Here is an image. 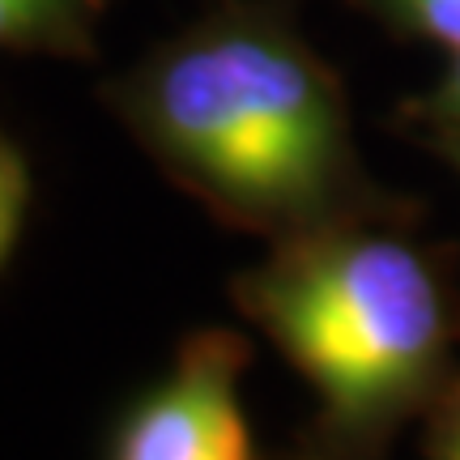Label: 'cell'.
Masks as SVG:
<instances>
[{
	"label": "cell",
	"instance_id": "3",
	"mask_svg": "<svg viewBox=\"0 0 460 460\" xmlns=\"http://www.w3.org/2000/svg\"><path fill=\"white\" fill-rule=\"evenodd\" d=\"M247 341L230 329H197L154 388L115 422L107 460H256L239 379Z\"/></svg>",
	"mask_w": 460,
	"mask_h": 460
},
{
	"label": "cell",
	"instance_id": "2",
	"mask_svg": "<svg viewBox=\"0 0 460 460\" xmlns=\"http://www.w3.org/2000/svg\"><path fill=\"white\" fill-rule=\"evenodd\" d=\"M320 393L341 439H371L435 388L452 345L444 278L413 243L354 222L312 230L230 286Z\"/></svg>",
	"mask_w": 460,
	"mask_h": 460
},
{
	"label": "cell",
	"instance_id": "5",
	"mask_svg": "<svg viewBox=\"0 0 460 460\" xmlns=\"http://www.w3.org/2000/svg\"><path fill=\"white\" fill-rule=\"evenodd\" d=\"M396 31L460 51V0H367Z\"/></svg>",
	"mask_w": 460,
	"mask_h": 460
},
{
	"label": "cell",
	"instance_id": "8",
	"mask_svg": "<svg viewBox=\"0 0 460 460\" xmlns=\"http://www.w3.org/2000/svg\"><path fill=\"white\" fill-rule=\"evenodd\" d=\"M430 460H460V396L447 405V413L439 418V427H435Z\"/></svg>",
	"mask_w": 460,
	"mask_h": 460
},
{
	"label": "cell",
	"instance_id": "4",
	"mask_svg": "<svg viewBox=\"0 0 460 460\" xmlns=\"http://www.w3.org/2000/svg\"><path fill=\"white\" fill-rule=\"evenodd\" d=\"M111 0H0V51L94 60Z\"/></svg>",
	"mask_w": 460,
	"mask_h": 460
},
{
	"label": "cell",
	"instance_id": "6",
	"mask_svg": "<svg viewBox=\"0 0 460 460\" xmlns=\"http://www.w3.org/2000/svg\"><path fill=\"white\" fill-rule=\"evenodd\" d=\"M31 214V166L26 154L0 132V269L9 264Z\"/></svg>",
	"mask_w": 460,
	"mask_h": 460
},
{
	"label": "cell",
	"instance_id": "9",
	"mask_svg": "<svg viewBox=\"0 0 460 460\" xmlns=\"http://www.w3.org/2000/svg\"><path fill=\"white\" fill-rule=\"evenodd\" d=\"M439 146H444L447 154H452V158H456V166H460V141H439Z\"/></svg>",
	"mask_w": 460,
	"mask_h": 460
},
{
	"label": "cell",
	"instance_id": "7",
	"mask_svg": "<svg viewBox=\"0 0 460 460\" xmlns=\"http://www.w3.org/2000/svg\"><path fill=\"white\" fill-rule=\"evenodd\" d=\"M427 119L439 128V141H460V51H452V65L427 99Z\"/></svg>",
	"mask_w": 460,
	"mask_h": 460
},
{
	"label": "cell",
	"instance_id": "1",
	"mask_svg": "<svg viewBox=\"0 0 460 460\" xmlns=\"http://www.w3.org/2000/svg\"><path fill=\"white\" fill-rule=\"evenodd\" d=\"M166 180L273 243L362 200L341 82L273 0H222L102 85Z\"/></svg>",
	"mask_w": 460,
	"mask_h": 460
}]
</instances>
